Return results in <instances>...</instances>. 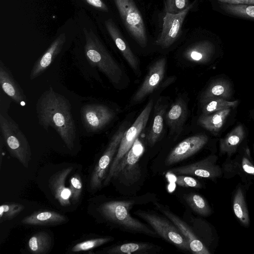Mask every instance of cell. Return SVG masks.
I'll list each match as a JSON object with an SVG mask.
<instances>
[{
  "label": "cell",
  "mask_w": 254,
  "mask_h": 254,
  "mask_svg": "<svg viewBox=\"0 0 254 254\" xmlns=\"http://www.w3.org/2000/svg\"><path fill=\"white\" fill-rule=\"evenodd\" d=\"M190 4L185 10L177 14L166 12L163 18V28L155 44L162 48L171 46L178 38L182 32L185 18L192 7Z\"/></svg>",
  "instance_id": "cell-12"
},
{
  "label": "cell",
  "mask_w": 254,
  "mask_h": 254,
  "mask_svg": "<svg viewBox=\"0 0 254 254\" xmlns=\"http://www.w3.org/2000/svg\"><path fill=\"white\" fill-rule=\"evenodd\" d=\"M127 124L124 123L112 137L110 142L95 166L92 173L90 186L91 189H100L104 182L112 161L118 151L122 137L127 130Z\"/></svg>",
  "instance_id": "cell-8"
},
{
  "label": "cell",
  "mask_w": 254,
  "mask_h": 254,
  "mask_svg": "<svg viewBox=\"0 0 254 254\" xmlns=\"http://www.w3.org/2000/svg\"><path fill=\"white\" fill-rule=\"evenodd\" d=\"M113 240V237H105L86 240L75 245L71 251L72 252H80L91 250Z\"/></svg>",
  "instance_id": "cell-33"
},
{
  "label": "cell",
  "mask_w": 254,
  "mask_h": 254,
  "mask_svg": "<svg viewBox=\"0 0 254 254\" xmlns=\"http://www.w3.org/2000/svg\"><path fill=\"white\" fill-rule=\"evenodd\" d=\"M134 202L133 200L110 201L101 204L98 211L107 221L125 231L158 237L154 230L131 216L129 211Z\"/></svg>",
  "instance_id": "cell-2"
},
{
  "label": "cell",
  "mask_w": 254,
  "mask_h": 254,
  "mask_svg": "<svg viewBox=\"0 0 254 254\" xmlns=\"http://www.w3.org/2000/svg\"><path fill=\"white\" fill-rule=\"evenodd\" d=\"M71 199L73 203L77 202L81 195L83 186L81 177L78 174L72 175L69 179Z\"/></svg>",
  "instance_id": "cell-35"
},
{
  "label": "cell",
  "mask_w": 254,
  "mask_h": 254,
  "mask_svg": "<svg viewBox=\"0 0 254 254\" xmlns=\"http://www.w3.org/2000/svg\"><path fill=\"white\" fill-rule=\"evenodd\" d=\"M65 41V34L62 33L52 43L33 66L30 74L31 80L37 78L48 68L61 52Z\"/></svg>",
  "instance_id": "cell-17"
},
{
  "label": "cell",
  "mask_w": 254,
  "mask_h": 254,
  "mask_svg": "<svg viewBox=\"0 0 254 254\" xmlns=\"http://www.w3.org/2000/svg\"><path fill=\"white\" fill-rule=\"evenodd\" d=\"M85 38V53L89 62L98 68L114 85L122 81V68L91 29H83Z\"/></svg>",
  "instance_id": "cell-3"
},
{
  "label": "cell",
  "mask_w": 254,
  "mask_h": 254,
  "mask_svg": "<svg viewBox=\"0 0 254 254\" xmlns=\"http://www.w3.org/2000/svg\"><path fill=\"white\" fill-rule=\"evenodd\" d=\"M166 65V59L164 57L151 65L143 82L132 97V102H140L159 85L165 75Z\"/></svg>",
  "instance_id": "cell-14"
},
{
  "label": "cell",
  "mask_w": 254,
  "mask_h": 254,
  "mask_svg": "<svg viewBox=\"0 0 254 254\" xmlns=\"http://www.w3.org/2000/svg\"><path fill=\"white\" fill-rule=\"evenodd\" d=\"M160 98L154 108V118L148 131L146 140L148 145L153 146L159 139L163 128V121L168 105L161 101Z\"/></svg>",
  "instance_id": "cell-24"
},
{
  "label": "cell",
  "mask_w": 254,
  "mask_h": 254,
  "mask_svg": "<svg viewBox=\"0 0 254 254\" xmlns=\"http://www.w3.org/2000/svg\"><path fill=\"white\" fill-rule=\"evenodd\" d=\"M144 151V145L138 137L131 148L119 162L112 179L118 180L127 186L136 183L141 176L139 160Z\"/></svg>",
  "instance_id": "cell-6"
},
{
  "label": "cell",
  "mask_w": 254,
  "mask_h": 254,
  "mask_svg": "<svg viewBox=\"0 0 254 254\" xmlns=\"http://www.w3.org/2000/svg\"><path fill=\"white\" fill-rule=\"evenodd\" d=\"M187 116V105L182 98H179L172 105L166 115V121L171 134L178 136L181 133Z\"/></svg>",
  "instance_id": "cell-19"
},
{
  "label": "cell",
  "mask_w": 254,
  "mask_h": 254,
  "mask_svg": "<svg viewBox=\"0 0 254 254\" xmlns=\"http://www.w3.org/2000/svg\"><path fill=\"white\" fill-rule=\"evenodd\" d=\"M153 103V100L152 99L148 102L133 124L125 132L118 151L103 182L104 186L107 185L110 182L113 178L115 168L119 162L131 148L135 140L145 128L152 109Z\"/></svg>",
  "instance_id": "cell-5"
},
{
  "label": "cell",
  "mask_w": 254,
  "mask_h": 254,
  "mask_svg": "<svg viewBox=\"0 0 254 254\" xmlns=\"http://www.w3.org/2000/svg\"><path fill=\"white\" fill-rule=\"evenodd\" d=\"M217 159L216 155H211L197 162L171 169L168 172L177 175L215 179L221 177L223 173L220 167L216 164Z\"/></svg>",
  "instance_id": "cell-11"
},
{
  "label": "cell",
  "mask_w": 254,
  "mask_h": 254,
  "mask_svg": "<svg viewBox=\"0 0 254 254\" xmlns=\"http://www.w3.org/2000/svg\"><path fill=\"white\" fill-rule=\"evenodd\" d=\"M239 103L238 100L229 101L222 98L213 99L202 105V115H207L219 111L231 109L236 107Z\"/></svg>",
  "instance_id": "cell-31"
},
{
  "label": "cell",
  "mask_w": 254,
  "mask_h": 254,
  "mask_svg": "<svg viewBox=\"0 0 254 254\" xmlns=\"http://www.w3.org/2000/svg\"><path fill=\"white\" fill-rule=\"evenodd\" d=\"M135 215L145 221L164 240L184 251H190L188 241L179 229L168 219L152 213L137 211Z\"/></svg>",
  "instance_id": "cell-7"
},
{
  "label": "cell",
  "mask_w": 254,
  "mask_h": 254,
  "mask_svg": "<svg viewBox=\"0 0 254 254\" xmlns=\"http://www.w3.org/2000/svg\"><path fill=\"white\" fill-rule=\"evenodd\" d=\"M72 170V167L64 168L53 174L49 180V186L53 195L63 206L70 204L71 191L65 184L66 179Z\"/></svg>",
  "instance_id": "cell-16"
},
{
  "label": "cell",
  "mask_w": 254,
  "mask_h": 254,
  "mask_svg": "<svg viewBox=\"0 0 254 254\" xmlns=\"http://www.w3.org/2000/svg\"><path fill=\"white\" fill-rule=\"evenodd\" d=\"M105 24L109 34L124 58L135 73L139 74L140 70L138 59L123 38L115 23L110 19L106 20Z\"/></svg>",
  "instance_id": "cell-18"
},
{
  "label": "cell",
  "mask_w": 254,
  "mask_h": 254,
  "mask_svg": "<svg viewBox=\"0 0 254 254\" xmlns=\"http://www.w3.org/2000/svg\"><path fill=\"white\" fill-rule=\"evenodd\" d=\"M205 134H197L189 137L180 142L167 156L166 165L176 164L192 156L199 151L208 142Z\"/></svg>",
  "instance_id": "cell-13"
},
{
  "label": "cell",
  "mask_w": 254,
  "mask_h": 254,
  "mask_svg": "<svg viewBox=\"0 0 254 254\" xmlns=\"http://www.w3.org/2000/svg\"><path fill=\"white\" fill-rule=\"evenodd\" d=\"M52 239L49 233L40 231L33 235L28 242V247L34 254H45L51 250Z\"/></svg>",
  "instance_id": "cell-28"
},
{
  "label": "cell",
  "mask_w": 254,
  "mask_h": 254,
  "mask_svg": "<svg viewBox=\"0 0 254 254\" xmlns=\"http://www.w3.org/2000/svg\"><path fill=\"white\" fill-rule=\"evenodd\" d=\"M0 84L4 93L14 102L19 105H25L26 96L1 61L0 62Z\"/></svg>",
  "instance_id": "cell-20"
},
{
  "label": "cell",
  "mask_w": 254,
  "mask_h": 254,
  "mask_svg": "<svg viewBox=\"0 0 254 254\" xmlns=\"http://www.w3.org/2000/svg\"><path fill=\"white\" fill-rule=\"evenodd\" d=\"M161 248L155 245L143 242L125 243L108 249V254H149L157 253Z\"/></svg>",
  "instance_id": "cell-23"
},
{
  "label": "cell",
  "mask_w": 254,
  "mask_h": 254,
  "mask_svg": "<svg viewBox=\"0 0 254 254\" xmlns=\"http://www.w3.org/2000/svg\"><path fill=\"white\" fill-rule=\"evenodd\" d=\"M238 161L241 173L254 176V164L251 160L250 150L248 147L246 148L244 155Z\"/></svg>",
  "instance_id": "cell-36"
},
{
  "label": "cell",
  "mask_w": 254,
  "mask_h": 254,
  "mask_svg": "<svg viewBox=\"0 0 254 254\" xmlns=\"http://www.w3.org/2000/svg\"><path fill=\"white\" fill-rule=\"evenodd\" d=\"M124 23L138 44L147 45L146 29L141 14L133 0H114Z\"/></svg>",
  "instance_id": "cell-9"
},
{
  "label": "cell",
  "mask_w": 254,
  "mask_h": 254,
  "mask_svg": "<svg viewBox=\"0 0 254 254\" xmlns=\"http://www.w3.org/2000/svg\"><path fill=\"white\" fill-rule=\"evenodd\" d=\"M0 129L10 155L25 167H28L32 155L31 148L27 138L18 125L0 113Z\"/></svg>",
  "instance_id": "cell-4"
},
{
  "label": "cell",
  "mask_w": 254,
  "mask_h": 254,
  "mask_svg": "<svg viewBox=\"0 0 254 254\" xmlns=\"http://www.w3.org/2000/svg\"><path fill=\"white\" fill-rule=\"evenodd\" d=\"M234 212L242 224L245 227L250 225V217L245 197L242 189H237L233 200Z\"/></svg>",
  "instance_id": "cell-29"
},
{
  "label": "cell",
  "mask_w": 254,
  "mask_h": 254,
  "mask_svg": "<svg viewBox=\"0 0 254 254\" xmlns=\"http://www.w3.org/2000/svg\"><path fill=\"white\" fill-rule=\"evenodd\" d=\"M115 116L109 107L101 104H90L81 109L82 123L89 132H96L104 128Z\"/></svg>",
  "instance_id": "cell-10"
},
{
  "label": "cell",
  "mask_w": 254,
  "mask_h": 254,
  "mask_svg": "<svg viewBox=\"0 0 254 254\" xmlns=\"http://www.w3.org/2000/svg\"><path fill=\"white\" fill-rule=\"evenodd\" d=\"M86 3L97 9L103 11H108V8L106 4L102 0H83Z\"/></svg>",
  "instance_id": "cell-39"
},
{
  "label": "cell",
  "mask_w": 254,
  "mask_h": 254,
  "mask_svg": "<svg viewBox=\"0 0 254 254\" xmlns=\"http://www.w3.org/2000/svg\"><path fill=\"white\" fill-rule=\"evenodd\" d=\"M184 198L190 208L198 214L208 216L211 213V209L206 200L200 195L190 193L185 194Z\"/></svg>",
  "instance_id": "cell-30"
},
{
  "label": "cell",
  "mask_w": 254,
  "mask_h": 254,
  "mask_svg": "<svg viewBox=\"0 0 254 254\" xmlns=\"http://www.w3.org/2000/svg\"><path fill=\"white\" fill-rule=\"evenodd\" d=\"M25 208L24 205L16 202L4 203L0 206V222L11 220Z\"/></svg>",
  "instance_id": "cell-34"
},
{
  "label": "cell",
  "mask_w": 254,
  "mask_h": 254,
  "mask_svg": "<svg viewBox=\"0 0 254 254\" xmlns=\"http://www.w3.org/2000/svg\"><path fill=\"white\" fill-rule=\"evenodd\" d=\"M189 5V0H166V11L177 14L185 10Z\"/></svg>",
  "instance_id": "cell-37"
},
{
  "label": "cell",
  "mask_w": 254,
  "mask_h": 254,
  "mask_svg": "<svg viewBox=\"0 0 254 254\" xmlns=\"http://www.w3.org/2000/svg\"><path fill=\"white\" fill-rule=\"evenodd\" d=\"M232 94L230 82L223 78L212 81L202 92L200 98L201 105L215 99H229Z\"/></svg>",
  "instance_id": "cell-22"
},
{
  "label": "cell",
  "mask_w": 254,
  "mask_h": 254,
  "mask_svg": "<svg viewBox=\"0 0 254 254\" xmlns=\"http://www.w3.org/2000/svg\"><path fill=\"white\" fill-rule=\"evenodd\" d=\"M36 112L40 125L53 128L69 150L74 147L76 129L69 101L50 86L39 97Z\"/></svg>",
  "instance_id": "cell-1"
},
{
  "label": "cell",
  "mask_w": 254,
  "mask_h": 254,
  "mask_svg": "<svg viewBox=\"0 0 254 254\" xmlns=\"http://www.w3.org/2000/svg\"><path fill=\"white\" fill-rule=\"evenodd\" d=\"M175 183L182 187L193 188H202V185L199 181L187 175H178L175 179Z\"/></svg>",
  "instance_id": "cell-38"
},
{
  "label": "cell",
  "mask_w": 254,
  "mask_h": 254,
  "mask_svg": "<svg viewBox=\"0 0 254 254\" xmlns=\"http://www.w3.org/2000/svg\"><path fill=\"white\" fill-rule=\"evenodd\" d=\"M67 218L58 212L51 210H39L35 211L21 220V223L33 226L56 225L65 223Z\"/></svg>",
  "instance_id": "cell-21"
},
{
  "label": "cell",
  "mask_w": 254,
  "mask_h": 254,
  "mask_svg": "<svg viewBox=\"0 0 254 254\" xmlns=\"http://www.w3.org/2000/svg\"><path fill=\"white\" fill-rule=\"evenodd\" d=\"M245 137V131L243 125H237L224 138L220 139V153L231 156L236 152Z\"/></svg>",
  "instance_id": "cell-25"
},
{
  "label": "cell",
  "mask_w": 254,
  "mask_h": 254,
  "mask_svg": "<svg viewBox=\"0 0 254 254\" xmlns=\"http://www.w3.org/2000/svg\"><path fill=\"white\" fill-rule=\"evenodd\" d=\"M156 206L167 218L172 221L188 241L190 251L195 254H210V252L196 237L190 227L181 218L170 210L161 207L156 203Z\"/></svg>",
  "instance_id": "cell-15"
},
{
  "label": "cell",
  "mask_w": 254,
  "mask_h": 254,
  "mask_svg": "<svg viewBox=\"0 0 254 254\" xmlns=\"http://www.w3.org/2000/svg\"><path fill=\"white\" fill-rule=\"evenodd\" d=\"M231 108L219 111L207 115H201L198 119V124L213 134L221 130L231 112Z\"/></svg>",
  "instance_id": "cell-27"
},
{
  "label": "cell",
  "mask_w": 254,
  "mask_h": 254,
  "mask_svg": "<svg viewBox=\"0 0 254 254\" xmlns=\"http://www.w3.org/2000/svg\"><path fill=\"white\" fill-rule=\"evenodd\" d=\"M223 3L254 5V0H217Z\"/></svg>",
  "instance_id": "cell-40"
},
{
  "label": "cell",
  "mask_w": 254,
  "mask_h": 254,
  "mask_svg": "<svg viewBox=\"0 0 254 254\" xmlns=\"http://www.w3.org/2000/svg\"><path fill=\"white\" fill-rule=\"evenodd\" d=\"M213 54L212 45L208 42H200L188 47L184 53V58L188 61L204 64L210 60Z\"/></svg>",
  "instance_id": "cell-26"
},
{
  "label": "cell",
  "mask_w": 254,
  "mask_h": 254,
  "mask_svg": "<svg viewBox=\"0 0 254 254\" xmlns=\"http://www.w3.org/2000/svg\"><path fill=\"white\" fill-rule=\"evenodd\" d=\"M221 7L233 15L254 19V5L223 3Z\"/></svg>",
  "instance_id": "cell-32"
}]
</instances>
